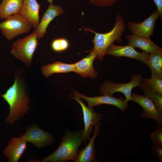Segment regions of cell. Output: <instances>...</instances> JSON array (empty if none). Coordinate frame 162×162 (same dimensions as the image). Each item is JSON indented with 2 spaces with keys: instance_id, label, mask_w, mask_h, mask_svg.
<instances>
[{
  "instance_id": "cell-1",
  "label": "cell",
  "mask_w": 162,
  "mask_h": 162,
  "mask_svg": "<svg viewBox=\"0 0 162 162\" xmlns=\"http://www.w3.org/2000/svg\"><path fill=\"white\" fill-rule=\"evenodd\" d=\"M0 95L10 107L9 113L5 119V123L12 125L28 112L30 108L29 100L16 76L13 85L4 93Z\"/></svg>"
},
{
  "instance_id": "cell-2",
  "label": "cell",
  "mask_w": 162,
  "mask_h": 162,
  "mask_svg": "<svg viewBox=\"0 0 162 162\" xmlns=\"http://www.w3.org/2000/svg\"><path fill=\"white\" fill-rule=\"evenodd\" d=\"M82 130L67 132L56 150L50 155L42 159V162H62L75 160L78 148L83 142Z\"/></svg>"
},
{
  "instance_id": "cell-3",
  "label": "cell",
  "mask_w": 162,
  "mask_h": 162,
  "mask_svg": "<svg viewBox=\"0 0 162 162\" xmlns=\"http://www.w3.org/2000/svg\"><path fill=\"white\" fill-rule=\"evenodd\" d=\"M116 22L114 26L110 32L104 33H98L89 28H83L85 30L94 34L92 42L94 44L92 49L96 52L97 58L100 61L103 60L104 57L109 47L115 41L122 42L121 36L126 29L123 18L119 13H117L116 17Z\"/></svg>"
},
{
  "instance_id": "cell-4",
  "label": "cell",
  "mask_w": 162,
  "mask_h": 162,
  "mask_svg": "<svg viewBox=\"0 0 162 162\" xmlns=\"http://www.w3.org/2000/svg\"><path fill=\"white\" fill-rule=\"evenodd\" d=\"M38 40L34 30L29 35L15 41L12 46L10 52L28 67L31 64L34 53L38 45Z\"/></svg>"
},
{
  "instance_id": "cell-5",
  "label": "cell",
  "mask_w": 162,
  "mask_h": 162,
  "mask_svg": "<svg viewBox=\"0 0 162 162\" xmlns=\"http://www.w3.org/2000/svg\"><path fill=\"white\" fill-rule=\"evenodd\" d=\"M32 27L28 20L19 14L9 16L0 23V29L3 35L9 40L20 34L29 32Z\"/></svg>"
},
{
  "instance_id": "cell-6",
  "label": "cell",
  "mask_w": 162,
  "mask_h": 162,
  "mask_svg": "<svg viewBox=\"0 0 162 162\" xmlns=\"http://www.w3.org/2000/svg\"><path fill=\"white\" fill-rule=\"evenodd\" d=\"M131 80L126 83H116L109 81L104 82L100 86L99 92L101 95H113L116 92L123 94L127 101L132 100V91L133 88L139 86L142 79V75L132 74Z\"/></svg>"
},
{
  "instance_id": "cell-7",
  "label": "cell",
  "mask_w": 162,
  "mask_h": 162,
  "mask_svg": "<svg viewBox=\"0 0 162 162\" xmlns=\"http://www.w3.org/2000/svg\"><path fill=\"white\" fill-rule=\"evenodd\" d=\"M70 96L80 104L82 109L84 124L82 132L83 140V142L86 143L90 138L93 127L100 122L103 118V115L101 113L95 112L93 107L86 106L78 96L72 95Z\"/></svg>"
},
{
  "instance_id": "cell-8",
  "label": "cell",
  "mask_w": 162,
  "mask_h": 162,
  "mask_svg": "<svg viewBox=\"0 0 162 162\" xmlns=\"http://www.w3.org/2000/svg\"><path fill=\"white\" fill-rule=\"evenodd\" d=\"M73 95H76L81 98L88 103V106L93 107L103 104L115 106L122 111H125L128 108V102L123 97L117 98L113 95L105 94L93 97L82 94L78 92L73 90Z\"/></svg>"
},
{
  "instance_id": "cell-9",
  "label": "cell",
  "mask_w": 162,
  "mask_h": 162,
  "mask_svg": "<svg viewBox=\"0 0 162 162\" xmlns=\"http://www.w3.org/2000/svg\"><path fill=\"white\" fill-rule=\"evenodd\" d=\"M27 142L32 143L39 148L51 145L55 141L53 135L44 131L35 125L28 126L22 135Z\"/></svg>"
},
{
  "instance_id": "cell-10",
  "label": "cell",
  "mask_w": 162,
  "mask_h": 162,
  "mask_svg": "<svg viewBox=\"0 0 162 162\" xmlns=\"http://www.w3.org/2000/svg\"><path fill=\"white\" fill-rule=\"evenodd\" d=\"M158 13L155 10L148 17L140 22L128 21V25L132 34L140 37L150 38L153 35Z\"/></svg>"
},
{
  "instance_id": "cell-11",
  "label": "cell",
  "mask_w": 162,
  "mask_h": 162,
  "mask_svg": "<svg viewBox=\"0 0 162 162\" xmlns=\"http://www.w3.org/2000/svg\"><path fill=\"white\" fill-rule=\"evenodd\" d=\"M150 53L142 51L139 52L132 46L127 45L124 46H119L113 43L108 48L105 55L112 56L116 58L126 57L137 60L146 64Z\"/></svg>"
},
{
  "instance_id": "cell-12",
  "label": "cell",
  "mask_w": 162,
  "mask_h": 162,
  "mask_svg": "<svg viewBox=\"0 0 162 162\" xmlns=\"http://www.w3.org/2000/svg\"><path fill=\"white\" fill-rule=\"evenodd\" d=\"M132 100L136 102L142 108L141 115L142 118H152L158 124H162V114L158 110L153 102L146 96L140 95L136 93L131 94Z\"/></svg>"
},
{
  "instance_id": "cell-13",
  "label": "cell",
  "mask_w": 162,
  "mask_h": 162,
  "mask_svg": "<svg viewBox=\"0 0 162 162\" xmlns=\"http://www.w3.org/2000/svg\"><path fill=\"white\" fill-rule=\"evenodd\" d=\"M27 141L22 136L11 139L3 151V154L9 162H17L27 148Z\"/></svg>"
},
{
  "instance_id": "cell-14",
  "label": "cell",
  "mask_w": 162,
  "mask_h": 162,
  "mask_svg": "<svg viewBox=\"0 0 162 162\" xmlns=\"http://www.w3.org/2000/svg\"><path fill=\"white\" fill-rule=\"evenodd\" d=\"M88 55L80 61L74 63L75 73L83 78L89 77L94 79L98 76V73L93 66L94 60L97 55L93 49L90 50Z\"/></svg>"
},
{
  "instance_id": "cell-15",
  "label": "cell",
  "mask_w": 162,
  "mask_h": 162,
  "mask_svg": "<svg viewBox=\"0 0 162 162\" xmlns=\"http://www.w3.org/2000/svg\"><path fill=\"white\" fill-rule=\"evenodd\" d=\"M64 12V10L59 5L52 4L49 6L38 25L34 29L38 40L41 38L45 35L50 22L56 17L62 15Z\"/></svg>"
},
{
  "instance_id": "cell-16",
  "label": "cell",
  "mask_w": 162,
  "mask_h": 162,
  "mask_svg": "<svg viewBox=\"0 0 162 162\" xmlns=\"http://www.w3.org/2000/svg\"><path fill=\"white\" fill-rule=\"evenodd\" d=\"M40 7L36 0H23L19 13L27 19L34 29L40 22L39 12Z\"/></svg>"
},
{
  "instance_id": "cell-17",
  "label": "cell",
  "mask_w": 162,
  "mask_h": 162,
  "mask_svg": "<svg viewBox=\"0 0 162 162\" xmlns=\"http://www.w3.org/2000/svg\"><path fill=\"white\" fill-rule=\"evenodd\" d=\"M100 122L94 126V132L93 136L89 139V142L87 146L84 149L78 151L76 158L74 161L75 162H97L96 154L94 147L95 140L99 133L100 127Z\"/></svg>"
},
{
  "instance_id": "cell-18",
  "label": "cell",
  "mask_w": 162,
  "mask_h": 162,
  "mask_svg": "<svg viewBox=\"0 0 162 162\" xmlns=\"http://www.w3.org/2000/svg\"><path fill=\"white\" fill-rule=\"evenodd\" d=\"M126 38L128 41V45L134 48H139L142 51L149 53L161 48L155 44L150 38L142 37L132 34L127 35Z\"/></svg>"
},
{
  "instance_id": "cell-19",
  "label": "cell",
  "mask_w": 162,
  "mask_h": 162,
  "mask_svg": "<svg viewBox=\"0 0 162 162\" xmlns=\"http://www.w3.org/2000/svg\"><path fill=\"white\" fill-rule=\"evenodd\" d=\"M74 63L67 64L59 61L44 65L40 68L43 74L47 78L54 74L74 72Z\"/></svg>"
},
{
  "instance_id": "cell-20",
  "label": "cell",
  "mask_w": 162,
  "mask_h": 162,
  "mask_svg": "<svg viewBox=\"0 0 162 162\" xmlns=\"http://www.w3.org/2000/svg\"><path fill=\"white\" fill-rule=\"evenodd\" d=\"M145 64L150 68L151 76L162 77V49L150 53Z\"/></svg>"
},
{
  "instance_id": "cell-21",
  "label": "cell",
  "mask_w": 162,
  "mask_h": 162,
  "mask_svg": "<svg viewBox=\"0 0 162 162\" xmlns=\"http://www.w3.org/2000/svg\"><path fill=\"white\" fill-rule=\"evenodd\" d=\"M23 1V0H2L0 4V18L5 19L11 15L19 14Z\"/></svg>"
},
{
  "instance_id": "cell-22",
  "label": "cell",
  "mask_w": 162,
  "mask_h": 162,
  "mask_svg": "<svg viewBox=\"0 0 162 162\" xmlns=\"http://www.w3.org/2000/svg\"><path fill=\"white\" fill-rule=\"evenodd\" d=\"M139 86L143 90L145 95L153 102L159 112L162 114V95L150 88L142 80Z\"/></svg>"
},
{
  "instance_id": "cell-23",
  "label": "cell",
  "mask_w": 162,
  "mask_h": 162,
  "mask_svg": "<svg viewBox=\"0 0 162 162\" xmlns=\"http://www.w3.org/2000/svg\"><path fill=\"white\" fill-rule=\"evenodd\" d=\"M69 46L68 40L63 38H58L53 39L51 44L52 50L56 52H61L67 50Z\"/></svg>"
},
{
  "instance_id": "cell-24",
  "label": "cell",
  "mask_w": 162,
  "mask_h": 162,
  "mask_svg": "<svg viewBox=\"0 0 162 162\" xmlns=\"http://www.w3.org/2000/svg\"><path fill=\"white\" fill-rule=\"evenodd\" d=\"M142 81L159 94L162 95V77L151 76Z\"/></svg>"
},
{
  "instance_id": "cell-25",
  "label": "cell",
  "mask_w": 162,
  "mask_h": 162,
  "mask_svg": "<svg viewBox=\"0 0 162 162\" xmlns=\"http://www.w3.org/2000/svg\"><path fill=\"white\" fill-rule=\"evenodd\" d=\"M152 141L154 144L162 147V129L160 128L152 132L150 135Z\"/></svg>"
},
{
  "instance_id": "cell-26",
  "label": "cell",
  "mask_w": 162,
  "mask_h": 162,
  "mask_svg": "<svg viewBox=\"0 0 162 162\" xmlns=\"http://www.w3.org/2000/svg\"><path fill=\"white\" fill-rule=\"evenodd\" d=\"M118 0H89L91 3L99 7L111 6Z\"/></svg>"
},
{
  "instance_id": "cell-27",
  "label": "cell",
  "mask_w": 162,
  "mask_h": 162,
  "mask_svg": "<svg viewBox=\"0 0 162 162\" xmlns=\"http://www.w3.org/2000/svg\"><path fill=\"white\" fill-rule=\"evenodd\" d=\"M153 150L159 160L162 161V147L154 144L152 146Z\"/></svg>"
},
{
  "instance_id": "cell-28",
  "label": "cell",
  "mask_w": 162,
  "mask_h": 162,
  "mask_svg": "<svg viewBox=\"0 0 162 162\" xmlns=\"http://www.w3.org/2000/svg\"><path fill=\"white\" fill-rule=\"evenodd\" d=\"M155 3L157 8V11L159 17L160 19L162 18V0H153Z\"/></svg>"
},
{
  "instance_id": "cell-29",
  "label": "cell",
  "mask_w": 162,
  "mask_h": 162,
  "mask_svg": "<svg viewBox=\"0 0 162 162\" xmlns=\"http://www.w3.org/2000/svg\"><path fill=\"white\" fill-rule=\"evenodd\" d=\"M50 4H52V2L53 0H46Z\"/></svg>"
}]
</instances>
